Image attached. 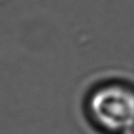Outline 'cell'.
Instances as JSON below:
<instances>
[{"mask_svg":"<svg viewBox=\"0 0 134 134\" xmlns=\"http://www.w3.org/2000/svg\"><path fill=\"white\" fill-rule=\"evenodd\" d=\"M94 119L112 131H128L134 126V92L119 85L96 91L90 101Z\"/></svg>","mask_w":134,"mask_h":134,"instance_id":"6da1fadb","label":"cell"},{"mask_svg":"<svg viewBox=\"0 0 134 134\" xmlns=\"http://www.w3.org/2000/svg\"><path fill=\"white\" fill-rule=\"evenodd\" d=\"M126 134H134V132H131V131H128V132H126Z\"/></svg>","mask_w":134,"mask_h":134,"instance_id":"7a4b0ae2","label":"cell"}]
</instances>
